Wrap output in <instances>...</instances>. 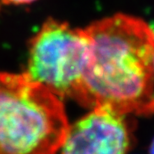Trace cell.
I'll return each instance as SVG.
<instances>
[{"instance_id": "6", "label": "cell", "mask_w": 154, "mask_h": 154, "mask_svg": "<svg viewBox=\"0 0 154 154\" xmlns=\"http://www.w3.org/2000/svg\"><path fill=\"white\" fill-rule=\"evenodd\" d=\"M149 152H150V154H154V139H153L152 143H151V146H150Z\"/></svg>"}, {"instance_id": "3", "label": "cell", "mask_w": 154, "mask_h": 154, "mask_svg": "<svg viewBox=\"0 0 154 154\" xmlns=\"http://www.w3.org/2000/svg\"><path fill=\"white\" fill-rule=\"evenodd\" d=\"M89 56L84 29L48 19L30 42L25 73L59 98L78 102Z\"/></svg>"}, {"instance_id": "4", "label": "cell", "mask_w": 154, "mask_h": 154, "mask_svg": "<svg viewBox=\"0 0 154 154\" xmlns=\"http://www.w3.org/2000/svg\"><path fill=\"white\" fill-rule=\"evenodd\" d=\"M132 134L124 115L95 107L68 126L58 154H127Z\"/></svg>"}, {"instance_id": "5", "label": "cell", "mask_w": 154, "mask_h": 154, "mask_svg": "<svg viewBox=\"0 0 154 154\" xmlns=\"http://www.w3.org/2000/svg\"><path fill=\"white\" fill-rule=\"evenodd\" d=\"M36 0H2L3 3L5 4H15V5H20V4H28Z\"/></svg>"}, {"instance_id": "1", "label": "cell", "mask_w": 154, "mask_h": 154, "mask_svg": "<svg viewBox=\"0 0 154 154\" xmlns=\"http://www.w3.org/2000/svg\"><path fill=\"white\" fill-rule=\"evenodd\" d=\"M90 56L78 103L121 115L154 112V29L146 21L115 14L84 29Z\"/></svg>"}, {"instance_id": "2", "label": "cell", "mask_w": 154, "mask_h": 154, "mask_svg": "<svg viewBox=\"0 0 154 154\" xmlns=\"http://www.w3.org/2000/svg\"><path fill=\"white\" fill-rule=\"evenodd\" d=\"M68 126L61 98L26 73H0V154H57Z\"/></svg>"}]
</instances>
